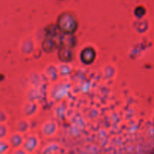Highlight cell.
<instances>
[{
    "label": "cell",
    "instance_id": "obj_1",
    "mask_svg": "<svg viewBox=\"0 0 154 154\" xmlns=\"http://www.w3.org/2000/svg\"><path fill=\"white\" fill-rule=\"evenodd\" d=\"M57 26L65 34H72L78 27V23L70 13H63L57 20Z\"/></svg>",
    "mask_w": 154,
    "mask_h": 154
},
{
    "label": "cell",
    "instance_id": "obj_2",
    "mask_svg": "<svg viewBox=\"0 0 154 154\" xmlns=\"http://www.w3.org/2000/svg\"><path fill=\"white\" fill-rule=\"evenodd\" d=\"M81 60L85 64H90L93 63L96 57V52L92 48H87L81 53Z\"/></svg>",
    "mask_w": 154,
    "mask_h": 154
},
{
    "label": "cell",
    "instance_id": "obj_3",
    "mask_svg": "<svg viewBox=\"0 0 154 154\" xmlns=\"http://www.w3.org/2000/svg\"><path fill=\"white\" fill-rule=\"evenodd\" d=\"M58 55L59 57L60 58V60L65 62L69 61L70 60H72V51H71L68 48H65V47L63 49L60 50Z\"/></svg>",
    "mask_w": 154,
    "mask_h": 154
},
{
    "label": "cell",
    "instance_id": "obj_4",
    "mask_svg": "<svg viewBox=\"0 0 154 154\" xmlns=\"http://www.w3.org/2000/svg\"><path fill=\"white\" fill-rule=\"evenodd\" d=\"M57 46V45L56 42L54 40L53 38L51 37L49 38L45 39V41L43 43V48L45 49V51H47V52H50V51H52L54 50H55Z\"/></svg>",
    "mask_w": 154,
    "mask_h": 154
},
{
    "label": "cell",
    "instance_id": "obj_5",
    "mask_svg": "<svg viewBox=\"0 0 154 154\" xmlns=\"http://www.w3.org/2000/svg\"><path fill=\"white\" fill-rule=\"evenodd\" d=\"M146 11L145 9H144V8L143 7H138L137 8L136 10H135V15H136L137 17H141L144 16V14H145Z\"/></svg>",
    "mask_w": 154,
    "mask_h": 154
}]
</instances>
